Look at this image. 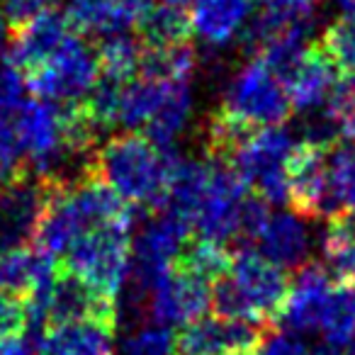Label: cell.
Returning <instances> with one entry per match:
<instances>
[{
  "label": "cell",
  "mask_w": 355,
  "mask_h": 355,
  "mask_svg": "<svg viewBox=\"0 0 355 355\" xmlns=\"http://www.w3.org/2000/svg\"><path fill=\"white\" fill-rule=\"evenodd\" d=\"M46 205V180L30 171L0 183V251L35 241Z\"/></svg>",
  "instance_id": "9c48e42d"
},
{
  "label": "cell",
  "mask_w": 355,
  "mask_h": 355,
  "mask_svg": "<svg viewBox=\"0 0 355 355\" xmlns=\"http://www.w3.org/2000/svg\"><path fill=\"white\" fill-rule=\"evenodd\" d=\"M306 355H343V353H340V348L336 343L321 340V343H316V345H311V348H306Z\"/></svg>",
  "instance_id": "f35d334b"
},
{
  "label": "cell",
  "mask_w": 355,
  "mask_h": 355,
  "mask_svg": "<svg viewBox=\"0 0 355 355\" xmlns=\"http://www.w3.org/2000/svg\"><path fill=\"white\" fill-rule=\"evenodd\" d=\"M253 12V0H195L193 22L195 35L212 46H224L241 35Z\"/></svg>",
  "instance_id": "d6986e66"
},
{
  "label": "cell",
  "mask_w": 355,
  "mask_h": 355,
  "mask_svg": "<svg viewBox=\"0 0 355 355\" xmlns=\"http://www.w3.org/2000/svg\"><path fill=\"white\" fill-rule=\"evenodd\" d=\"M95 54H98L100 76L119 80V83H129L134 73L141 69L144 44L124 32H117V35L105 37Z\"/></svg>",
  "instance_id": "4316f807"
},
{
  "label": "cell",
  "mask_w": 355,
  "mask_h": 355,
  "mask_svg": "<svg viewBox=\"0 0 355 355\" xmlns=\"http://www.w3.org/2000/svg\"><path fill=\"white\" fill-rule=\"evenodd\" d=\"M222 110L248 127H272L285 122L292 105L282 80L256 56L232 78Z\"/></svg>",
  "instance_id": "277c9868"
},
{
  "label": "cell",
  "mask_w": 355,
  "mask_h": 355,
  "mask_svg": "<svg viewBox=\"0 0 355 355\" xmlns=\"http://www.w3.org/2000/svg\"><path fill=\"white\" fill-rule=\"evenodd\" d=\"M319 44L338 66V71L355 73V22L345 20V17L336 20L334 25L326 27Z\"/></svg>",
  "instance_id": "1f68e13d"
},
{
  "label": "cell",
  "mask_w": 355,
  "mask_h": 355,
  "mask_svg": "<svg viewBox=\"0 0 355 355\" xmlns=\"http://www.w3.org/2000/svg\"><path fill=\"white\" fill-rule=\"evenodd\" d=\"M209 306L214 309L217 316H224V319H251V321H258L253 316L251 306L248 302L243 300L241 290L234 285V280L229 275H222L219 280L212 282V302ZM263 324V321H261Z\"/></svg>",
  "instance_id": "836d02e7"
},
{
  "label": "cell",
  "mask_w": 355,
  "mask_h": 355,
  "mask_svg": "<svg viewBox=\"0 0 355 355\" xmlns=\"http://www.w3.org/2000/svg\"><path fill=\"white\" fill-rule=\"evenodd\" d=\"M71 35H73V25L64 12L54 8L40 12L27 25L15 30V40L10 46V66L22 76H30L32 71L42 69L66 44Z\"/></svg>",
  "instance_id": "5bb4252c"
},
{
  "label": "cell",
  "mask_w": 355,
  "mask_h": 355,
  "mask_svg": "<svg viewBox=\"0 0 355 355\" xmlns=\"http://www.w3.org/2000/svg\"><path fill=\"white\" fill-rule=\"evenodd\" d=\"M66 17L71 20L73 30L103 37L117 35L137 25L124 0H69Z\"/></svg>",
  "instance_id": "7402d4cb"
},
{
  "label": "cell",
  "mask_w": 355,
  "mask_h": 355,
  "mask_svg": "<svg viewBox=\"0 0 355 355\" xmlns=\"http://www.w3.org/2000/svg\"><path fill=\"white\" fill-rule=\"evenodd\" d=\"M209 302H212V282L173 263L144 297V316L146 321L168 329L185 326L205 316Z\"/></svg>",
  "instance_id": "52a82bcc"
},
{
  "label": "cell",
  "mask_w": 355,
  "mask_h": 355,
  "mask_svg": "<svg viewBox=\"0 0 355 355\" xmlns=\"http://www.w3.org/2000/svg\"><path fill=\"white\" fill-rule=\"evenodd\" d=\"M30 343L22 336L17 338H0V355H27Z\"/></svg>",
  "instance_id": "74e56055"
},
{
  "label": "cell",
  "mask_w": 355,
  "mask_h": 355,
  "mask_svg": "<svg viewBox=\"0 0 355 355\" xmlns=\"http://www.w3.org/2000/svg\"><path fill=\"white\" fill-rule=\"evenodd\" d=\"M253 355H306V345L302 336L292 331H272L270 326Z\"/></svg>",
  "instance_id": "d590c367"
},
{
  "label": "cell",
  "mask_w": 355,
  "mask_h": 355,
  "mask_svg": "<svg viewBox=\"0 0 355 355\" xmlns=\"http://www.w3.org/2000/svg\"><path fill=\"white\" fill-rule=\"evenodd\" d=\"M319 0H263V10L243 27V44L256 54L263 42L287 27H311Z\"/></svg>",
  "instance_id": "ffe728a7"
},
{
  "label": "cell",
  "mask_w": 355,
  "mask_h": 355,
  "mask_svg": "<svg viewBox=\"0 0 355 355\" xmlns=\"http://www.w3.org/2000/svg\"><path fill=\"white\" fill-rule=\"evenodd\" d=\"M139 40L141 44L151 49H163V46H175L188 42L193 32V22L185 15L183 8L173 6H151L141 17H139Z\"/></svg>",
  "instance_id": "cb8c5ba5"
},
{
  "label": "cell",
  "mask_w": 355,
  "mask_h": 355,
  "mask_svg": "<svg viewBox=\"0 0 355 355\" xmlns=\"http://www.w3.org/2000/svg\"><path fill=\"white\" fill-rule=\"evenodd\" d=\"M343 355H355V336L345 343V353Z\"/></svg>",
  "instance_id": "b9f144b4"
},
{
  "label": "cell",
  "mask_w": 355,
  "mask_h": 355,
  "mask_svg": "<svg viewBox=\"0 0 355 355\" xmlns=\"http://www.w3.org/2000/svg\"><path fill=\"white\" fill-rule=\"evenodd\" d=\"M336 83H338V66L316 42L306 49V54L302 56V61L292 69L282 85L287 90L292 110L309 112V110L324 107Z\"/></svg>",
  "instance_id": "9a60e30c"
},
{
  "label": "cell",
  "mask_w": 355,
  "mask_h": 355,
  "mask_svg": "<svg viewBox=\"0 0 355 355\" xmlns=\"http://www.w3.org/2000/svg\"><path fill=\"white\" fill-rule=\"evenodd\" d=\"M229 277L241 290L243 300L248 302L258 321L272 324L277 319L290 287V280L280 266L270 263L261 251L241 248L232 256Z\"/></svg>",
  "instance_id": "30bf717a"
},
{
  "label": "cell",
  "mask_w": 355,
  "mask_h": 355,
  "mask_svg": "<svg viewBox=\"0 0 355 355\" xmlns=\"http://www.w3.org/2000/svg\"><path fill=\"white\" fill-rule=\"evenodd\" d=\"M324 112L334 119L338 137L355 141V73L338 78V83L334 85L329 100H326Z\"/></svg>",
  "instance_id": "f546056e"
},
{
  "label": "cell",
  "mask_w": 355,
  "mask_h": 355,
  "mask_svg": "<svg viewBox=\"0 0 355 355\" xmlns=\"http://www.w3.org/2000/svg\"><path fill=\"white\" fill-rule=\"evenodd\" d=\"M258 251L270 263L280 266L282 270H297L309 261V229L302 222L300 214H270L263 224L261 234L256 236Z\"/></svg>",
  "instance_id": "e0dca14e"
},
{
  "label": "cell",
  "mask_w": 355,
  "mask_h": 355,
  "mask_svg": "<svg viewBox=\"0 0 355 355\" xmlns=\"http://www.w3.org/2000/svg\"><path fill=\"white\" fill-rule=\"evenodd\" d=\"M59 272V261L42 248L17 246L0 251V292L22 300L37 290H46Z\"/></svg>",
  "instance_id": "2e32d148"
},
{
  "label": "cell",
  "mask_w": 355,
  "mask_h": 355,
  "mask_svg": "<svg viewBox=\"0 0 355 355\" xmlns=\"http://www.w3.org/2000/svg\"><path fill=\"white\" fill-rule=\"evenodd\" d=\"M295 139L280 124L256 127L234 151L229 166L248 188L268 205L287 202V161L295 151Z\"/></svg>",
  "instance_id": "3957f363"
},
{
  "label": "cell",
  "mask_w": 355,
  "mask_h": 355,
  "mask_svg": "<svg viewBox=\"0 0 355 355\" xmlns=\"http://www.w3.org/2000/svg\"><path fill=\"white\" fill-rule=\"evenodd\" d=\"M326 151L329 148L300 141L287 161V202L300 217H336L326 180Z\"/></svg>",
  "instance_id": "8fae6325"
},
{
  "label": "cell",
  "mask_w": 355,
  "mask_h": 355,
  "mask_svg": "<svg viewBox=\"0 0 355 355\" xmlns=\"http://www.w3.org/2000/svg\"><path fill=\"white\" fill-rule=\"evenodd\" d=\"M175 263L183 266L185 270L205 277L207 282H214L229 272V268H232V253L224 248V243L200 239L198 243H185Z\"/></svg>",
  "instance_id": "f1b7e54d"
},
{
  "label": "cell",
  "mask_w": 355,
  "mask_h": 355,
  "mask_svg": "<svg viewBox=\"0 0 355 355\" xmlns=\"http://www.w3.org/2000/svg\"><path fill=\"white\" fill-rule=\"evenodd\" d=\"M0 49H3V42H0Z\"/></svg>",
  "instance_id": "7bdbcfd3"
},
{
  "label": "cell",
  "mask_w": 355,
  "mask_h": 355,
  "mask_svg": "<svg viewBox=\"0 0 355 355\" xmlns=\"http://www.w3.org/2000/svg\"><path fill=\"white\" fill-rule=\"evenodd\" d=\"M51 3H54V0H0L3 17H6V22L12 27V32H15L17 27L27 25V22L40 15V12L49 10Z\"/></svg>",
  "instance_id": "8d00e7d4"
},
{
  "label": "cell",
  "mask_w": 355,
  "mask_h": 355,
  "mask_svg": "<svg viewBox=\"0 0 355 355\" xmlns=\"http://www.w3.org/2000/svg\"><path fill=\"white\" fill-rule=\"evenodd\" d=\"M42 350L46 355H114V326L98 319L54 324L42 338Z\"/></svg>",
  "instance_id": "ac0fdd59"
},
{
  "label": "cell",
  "mask_w": 355,
  "mask_h": 355,
  "mask_svg": "<svg viewBox=\"0 0 355 355\" xmlns=\"http://www.w3.org/2000/svg\"><path fill=\"white\" fill-rule=\"evenodd\" d=\"M168 85H171V80L148 78V76H141L139 80L132 78L122 90L117 122L129 129L146 127L148 119L161 107L163 98L168 93Z\"/></svg>",
  "instance_id": "d4e9b609"
},
{
  "label": "cell",
  "mask_w": 355,
  "mask_h": 355,
  "mask_svg": "<svg viewBox=\"0 0 355 355\" xmlns=\"http://www.w3.org/2000/svg\"><path fill=\"white\" fill-rule=\"evenodd\" d=\"M326 180L334 214H355V141H336L326 151Z\"/></svg>",
  "instance_id": "603a6c76"
},
{
  "label": "cell",
  "mask_w": 355,
  "mask_h": 355,
  "mask_svg": "<svg viewBox=\"0 0 355 355\" xmlns=\"http://www.w3.org/2000/svg\"><path fill=\"white\" fill-rule=\"evenodd\" d=\"M178 158L171 148L141 134H122L105 141L93 153L95 175L129 205L163 209L171 173Z\"/></svg>",
  "instance_id": "6da1fadb"
},
{
  "label": "cell",
  "mask_w": 355,
  "mask_h": 355,
  "mask_svg": "<svg viewBox=\"0 0 355 355\" xmlns=\"http://www.w3.org/2000/svg\"><path fill=\"white\" fill-rule=\"evenodd\" d=\"M15 112L17 110H8L0 105V183L10 180V178L25 173V163H22V146L15 132Z\"/></svg>",
  "instance_id": "d6a6232c"
},
{
  "label": "cell",
  "mask_w": 355,
  "mask_h": 355,
  "mask_svg": "<svg viewBox=\"0 0 355 355\" xmlns=\"http://www.w3.org/2000/svg\"><path fill=\"white\" fill-rule=\"evenodd\" d=\"M27 329V302L0 292V338H17Z\"/></svg>",
  "instance_id": "e575fe53"
},
{
  "label": "cell",
  "mask_w": 355,
  "mask_h": 355,
  "mask_svg": "<svg viewBox=\"0 0 355 355\" xmlns=\"http://www.w3.org/2000/svg\"><path fill=\"white\" fill-rule=\"evenodd\" d=\"M193 112V93H190V80H171L168 85V93L163 98L161 107L156 110L144 137H148L153 144L163 148H171L173 141L180 137V132L185 129Z\"/></svg>",
  "instance_id": "44dd1931"
},
{
  "label": "cell",
  "mask_w": 355,
  "mask_h": 355,
  "mask_svg": "<svg viewBox=\"0 0 355 355\" xmlns=\"http://www.w3.org/2000/svg\"><path fill=\"white\" fill-rule=\"evenodd\" d=\"M100 76L98 54L83 40L71 35L66 44L46 61L42 69L32 71L25 85L40 100H83Z\"/></svg>",
  "instance_id": "8992f818"
},
{
  "label": "cell",
  "mask_w": 355,
  "mask_h": 355,
  "mask_svg": "<svg viewBox=\"0 0 355 355\" xmlns=\"http://www.w3.org/2000/svg\"><path fill=\"white\" fill-rule=\"evenodd\" d=\"M343 17L355 22V0H343Z\"/></svg>",
  "instance_id": "ab89813d"
},
{
  "label": "cell",
  "mask_w": 355,
  "mask_h": 355,
  "mask_svg": "<svg viewBox=\"0 0 355 355\" xmlns=\"http://www.w3.org/2000/svg\"><path fill=\"white\" fill-rule=\"evenodd\" d=\"M331 287L334 282H331V272L326 270V266L306 261L295 270V277L287 287V297L275 321H280L285 331H292L297 336L316 331Z\"/></svg>",
  "instance_id": "4fadbf2b"
},
{
  "label": "cell",
  "mask_w": 355,
  "mask_h": 355,
  "mask_svg": "<svg viewBox=\"0 0 355 355\" xmlns=\"http://www.w3.org/2000/svg\"><path fill=\"white\" fill-rule=\"evenodd\" d=\"M248 198V185L229 163L209 158V175L200 202L193 212L190 229L200 239L214 243H227L239 236L241 209Z\"/></svg>",
  "instance_id": "5b68a950"
},
{
  "label": "cell",
  "mask_w": 355,
  "mask_h": 355,
  "mask_svg": "<svg viewBox=\"0 0 355 355\" xmlns=\"http://www.w3.org/2000/svg\"><path fill=\"white\" fill-rule=\"evenodd\" d=\"M324 340L345 345L355 336V282H336L329 290L319 316Z\"/></svg>",
  "instance_id": "484cf974"
},
{
  "label": "cell",
  "mask_w": 355,
  "mask_h": 355,
  "mask_svg": "<svg viewBox=\"0 0 355 355\" xmlns=\"http://www.w3.org/2000/svg\"><path fill=\"white\" fill-rule=\"evenodd\" d=\"M44 309L49 326L64 324V321L78 319H98L117 329L119 321V304L117 300L98 292L93 285L64 268L56 272L49 292L44 297Z\"/></svg>",
  "instance_id": "7c38bea8"
},
{
  "label": "cell",
  "mask_w": 355,
  "mask_h": 355,
  "mask_svg": "<svg viewBox=\"0 0 355 355\" xmlns=\"http://www.w3.org/2000/svg\"><path fill=\"white\" fill-rule=\"evenodd\" d=\"M144 76L158 80H190L195 71V49L183 42L175 46H163V49H151L146 46L141 56Z\"/></svg>",
  "instance_id": "83f0119b"
},
{
  "label": "cell",
  "mask_w": 355,
  "mask_h": 355,
  "mask_svg": "<svg viewBox=\"0 0 355 355\" xmlns=\"http://www.w3.org/2000/svg\"><path fill=\"white\" fill-rule=\"evenodd\" d=\"M161 3H166V6H173V8H185L188 3H193V0H161Z\"/></svg>",
  "instance_id": "60d3db41"
},
{
  "label": "cell",
  "mask_w": 355,
  "mask_h": 355,
  "mask_svg": "<svg viewBox=\"0 0 355 355\" xmlns=\"http://www.w3.org/2000/svg\"><path fill=\"white\" fill-rule=\"evenodd\" d=\"M272 324L200 316L175 336V355H253Z\"/></svg>",
  "instance_id": "ba28073f"
},
{
  "label": "cell",
  "mask_w": 355,
  "mask_h": 355,
  "mask_svg": "<svg viewBox=\"0 0 355 355\" xmlns=\"http://www.w3.org/2000/svg\"><path fill=\"white\" fill-rule=\"evenodd\" d=\"M132 222H107L80 234L66 251V268L98 292L119 300L132 268Z\"/></svg>",
  "instance_id": "7a4b0ae2"
},
{
  "label": "cell",
  "mask_w": 355,
  "mask_h": 355,
  "mask_svg": "<svg viewBox=\"0 0 355 355\" xmlns=\"http://www.w3.org/2000/svg\"><path fill=\"white\" fill-rule=\"evenodd\" d=\"M122 355H175V336L168 326L146 321L124 338Z\"/></svg>",
  "instance_id": "4dcf8cb0"
}]
</instances>
